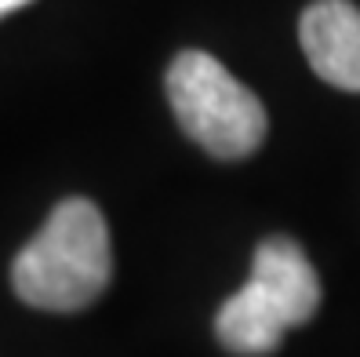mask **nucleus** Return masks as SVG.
<instances>
[{
  "instance_id": "1",
  "label": "nucleus",
  "mask_w": 360,
  "mask_h": 357,
  "mask_svg": "<svg viewBox=\"0 0 360 357\" xmlns=\"http://www.w3.org/2000/svg\"><path fill=\"white\" fill-rule=\"evenodd\" d=\"M110 277V226L98 208L84 197L55 204L40 234L11 263L15 296L51 313H73L91 306L105 292Z\"/></svg>"
},
{
  "instance_id": "2",
  "label": "nucleus",
  "mask_w": 360,
  "mask_h": 357,
  "mask_svg": "<svg viewBox=\"0 0 360 357\" xmlns=\"http://www.w3.org/2000/svg\"><path fill=\"white\" fill-rule=\"evenodd\" d=\"M321 306V281L291 237H266L251 259V277L219 306L215 335L233 353H273L288 328L306 325Z\"/></svg>"
},
{
  "instance_id": "3",
  "label": "nucleus",
  "mask_w": 360,
  "mask_h": 357,
  "mask_svg": "<svg viewBox=\"0 0 360 357\" xmlns=\"http://www.w3.org/2000/svg\"><path fill=\"white\" fill-rule=\"evenodd\" d=\"M167 99L186 135L219 161H240L266 139L269 117L259 95L207 51L175 55L167 66Z\"/></svg>"
},
{
  "instance_id": "4",
  "label": "nucleus",
  "mask_w": 360,
  "mask_h": 357,
  "mask_svg": "<svg viewBox=\"0 0 360 357\" xmlns=\"http://www.w3.org/2000/svg\"><path fill=\"white\" fill-rule=\"evenodd\" d=\"M299 40L313 73L331 88L360 92V8L349 0H313L302 11Z\"/></svg>"
},
{
  "instance_id": "5",
  "label": "nucleus",
  "mask_w": 360,
  "mask_h": 357,
  "mask_svg": "<svg viewBox=\"0 0 360 357\" xmlns=\"http://www.w3.org/2000/svg\"><path fill=\"white\" fill-rule=\"evenodd\" d=\"M26 4H33V0H0V18L11 15V11H18V8H26Z\"/></svg>"
}]
</instances>
